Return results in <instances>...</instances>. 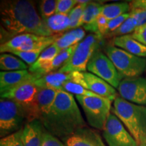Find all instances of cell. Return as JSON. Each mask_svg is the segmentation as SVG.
I'll list each match as a JSON object with an SVG mask.
<instances>
[{"label":"cell","instance_id":"cell-5","mask_svg":"<svg viewBox=\"0 0 146 146\" xmlns=\"http://www.w3.org/2000/svg\"><path fill=\"white\" fill-rule=\"evenodd\" d=\"M103 39L98 35H88L78 43L69 60L58 71L63 73L86 72L89 60L94 53L100 50L103 44Z\"/></svg>","mask_w":146,"mask_h":146},{"label":"cell","instance_id":"cell-4","mask_svg":"<svg viewBox=\"0 0 146 146\" xmlns=\"http://www.w3.org/2000/svg\"><path fill=\"white\" fill-rule=\"evenodd\" d=\"M104 53L123 79L141 76L146 70V58L138 57L113 45L105 47Z\"/></svg>","mask_w":146,"mask_h":146},{"label":"cell","instance_id":"cell-16","mask_svg":"<svg viewBox=\"0 0 146 146\" xmlns=\"http://www.w3.org/2000/svg\"><path fill=\"white\" fill-rule=\"evenodd\" d=\"M72 81V74L63 73L56 71L41 76L34 82L39 88L53 89L57 91H62L66 82Z\"/></svg>","mask_w":146,"mask_h":146},{"label":"cell","instance_id":"cell-19","mask_svg":"<svg viewBox=\"0 0 146 146\" xmlns=\"http://www.w3.org/2000/svg\"><path fill=\"white\" fill-rule=\"evenodd\" d=\"M85 37V30L82 28H78L60 35L54 42V44L62 52L73 45L78 44Z\"/></svg>","mask_w":146,"mask_h":146},{"label":"cell","instance_id":"cell-39","mask_svg":"<svg viewBox=\"0 0 146 146\" xmlns=\"http://www.w3.org/2000/svg\"><path fill=\"white\" fill-rule=\"evenodd\" d=\"M139 146H146V145H139Z\"/></svg>","mask_w":146,"mask_h":146},{"label":"cell","instance_id":"cell-34","mask_svg":"<svg viewBox=\"0 0 146 146\" xmlns=\"http://www.w3.org/2000/svg\"><path fill=\"white\" fill-rule=\"evenodd\" d=\"M130 17V14L127 13L123 15L118 16V17L114 18V19L110 20L108 21V29H107V33L105 36L108 35L111 33L114 32L116 29H117L120 25L125 22L127 18Z\"/></svg>","mask_w":146,"mask_h":146},{"label":"cell","instance_id":"cell-17","mask_svg":"<svg viewBox=\"0 0 146 146\" xmlns=\"http://www.w3.org/2000/svg\"><path fill=\"white\" fill-rule=\"evenodd\" d=\"M112 45L138 57L146 58V46L135 39L131 35L113 38Z\"/></svg>","mask_w":146,"mask_h":146},{"label":"cell","instance_id":"cell-37","mask_svg":"<svg viewBox=\"0 0 146 146\" xmlns=\"http://www.w3.org/2000/svg\"><path fill=\"white\" fill-rule=\"evenodd\" d=\"M131 35L135 39L146 46V24L138 27Z\"/></svg>","mask_w":146,"mask_h":146},{"label":"cell","instance_id":"cell-3","mask_svg":"<svg viewBox=\"0 0 146 146\" xmlns=\"http://www.w3.org/2000/svg\"><path fill=\"white\" fill-rule=\"evenodd\" d=\"M111 112L119 118L139 146L146 145L145 106L131 103L118 96Z\"/></svg>","mask_w":146,"mask_h":146},{"label":"cell","instance_id":"cell-2","mask_svg":"<svg viewBox=\"0 0 146 146\" xmlns=\"http://www.w3.org/2000/svg\"><path fill=\"white\" fill-rule=\"evenodd\" d=\"M45 130L62 139L87 127L73 95L59 91L50 112L40 118Z\"/></svg>","mask_w":146,"mask_h":146},{"label":"cell","instance_id":"cell-38","mask_svg":"<svg viewBox=\"0 0 146 146\" xmlns=\"http://www.w3.org/2000/svg\"><path fill=\"white\" fill-rule=\"evenodd\" d=\"M131 7H143L146 8V0H135L130 3Z\"/></svg>","mask_w":146,"mask_h":146},{"label":"cell","instance_id":"cell-24","mask_svg":"<svg viewBox=\"0 0 146 146\" xmlns=\"http://www.w3.org/2000/svg\"><path fill=\"white\" fill-rule=\"evenodd\" d=\"M131 10L130 3L119 2L107 3L102 6L101 14L104 16L108 20L114 19L125 14L129 13Z\"/></svg>","mask_w":146,"mask_h":146},{"label":"cell","instance_id":"cell-35","mask_svg":"<svg viewBox=\"0 0 146 146\" xmlns=\"http://www.w3.org/2000/svg\"><path fill=\"white\" fill-rule=\"evenodd\" d=\"M41 146H66L57 137L53 135L48 131H45L43 136Z\"/></svg>","mask_w":146,"mask_h":146},{"label":"cell","instance_id":"cell-9","mask_svg":"<svg viewBox=\"0 0 146 146\" xmlns=\"http://www.w3.org/2000/svg\"><path fill=\"white\" fill-rule=\"evenodd\" d=\"M87 70L104 80L115 89L118 88L123 80L114 64L106 54L100 50H97L92 56L87 64Z\"/></svg>","mask_w":146,"mask_h":146},{"label":"cell","instance_id":"cell-13","mask_svg":"<svg viewBox=\"0 0 146 146\" xmlns=\"http://www.w3.org/2000/svg\"><path fill=\"white\" fill-rule=\"evenodd\" d=\"M41 76L31 72L29 70L1 71L0 72V92L8 91L14 87L30 81H35Z\"/></svg>","mask_w":146,"mask_h":146},{"label":"cell","instance_id":"cell-10","mask_svg":"<svg viewBox=\"0 0 146 146\" xmlns=\"http://www.w3.org/2000/svg\"><path fill=\"white\" fill-rule=\"evenodd\" d=\"M103 137L108 146H139L123 123L112 112L103 130Z\"/></svg>","mask_w":146,"mask_h":146},{"label":"cell","instance_id":"cell-18","mask_svg":"<svg viewBox=\"0 0 146 146\" xmlns=\"http://www.w3.org/2000/svg\"><path fill=\"white\" fill-rule=\"evenodd\" d=\"M103 5L100 2H89L87 3L86 8L83 12V25L85 30L92 33L98 35L97 20L98 16L101 14V8Z\"/></svg>","mask_w":146,"mask_h":146},{"label":"cell","instance_id":"cell-31","mask_svg":"<svg viewBox=\"0 0 146 146\" xmlns=\"http://www.w3.org/2000/svg\"><path fill=\"white\" fill-rule=\"evenodd\" d=\"M22 133L23 129L1 138L0 140V146H24L22 139Z\"/></svg>","mask_w":146,"mask_h":146},{"label":"cell","instance_id":"cell-23","mask_svg":"<svg viewBox=\"0 0 146 146\" xmlns=\"http://www.w3.org/2000/svg\"><path fill=\"white\" fill-rule=\"evenodd\" d=\"M58 91H59L53 89L39 88L37 99L41 117L50 112L51 108L56 100Z\"/></svg>","mask_w":146,"mask_h":146},{"label":"cell","instance_id":"cell-6","mask_svg":"<svg viewBox=\"0 0 146 146\" xmlns=\"http://www.w3.org/2000/svg\"><path fill=\"white\" fill-rule=\"evenodd\" d=\"M38 90L39 88L34 81L27 82L1 94V98L14 100L18 103L23 109L29 123L41 118L37 99Z\"/></svg>","mask_w":146,"mask_h":146},{"label":"cell","instance_id":"cell-14","mask_svg":"<svg viewBox=\"0 0 146 146\" xmlns=\"http://www.w3.org/2000/svg\"><path fill=\"white\" fill-rule=\"evenodd\" d=\"M83 75L89 90L102 98L110 100L111 102L114 101L118 96L116 89L111 86L104 80L102 79L92 73L83 72Z\"/></svg>","mask_w":146,"mask_h":146},{"label":"cell","instance_id":"cell-12","mask_svg":"<svg viewBox=\"0 0 146 146\" xmlns=\"http://www.w3.org/2000/svg\"><path fill=\"white\" fill-rule=\"evenodd\" d=\"M62 140L66 146H106L99 132L87 127L78 129Z\"/></svg>","mask_w":146,"mask_h":146},{"label":"cell","instance_id":"cell-33","mask_svg":"<svg viewBox=\"0 0 146 146\" xmlns=\"http://www.w3.org/2000/svg\"><path fill=\"white\" fill-rule=\"evenodd\" d=\"M129 14L131 16L136 20L138 27L142 26L146 24V8L131 7Z\"/></svg>","mask_w":146,"mask_h":146},{"label":"cell","instance_id":"cell-26","mask_svg":"<svg viewBox=\"0 0 146 146\" xmlns=\"http://www.w3.org/2000/svg\"><path fill=\"white\" fill-rule=\"evenodd\" d=\"M137 27V23L136 20L130 16V17L127 18L117 29L106 36L105 38L110 39V38H114L116 36L131 35L135 31Z\"/></svg>","mask_w":146,"mask_h":146},{"label":"cell","instance_id":"cell-29","mask_svg":"<svg viewBox=\"0 0 146 146\" xmlns=\"http://www.w3.org/2000/svg\"><path fill=\"white\" fill-rule=\"evenodd\" d=\"M58 0H43L40 1L39 8L41 18L46 19L56 14Z\"/></svg>","mask_w":146,"mask_h":146},{"label":"cell","instance_id":"cell-21","mask_svg":"<svg viewBox=\"0 0 146 146\" xmlns=\"http://www.w3.org/2000/svg\"><path fill=\"white\" fill-rule=\"evenodd\" d=\"M61 51L54 44V43L50 46L47 47L43 51L39 58L36 60V62L29 68V70L31 72L36 74L39 71L50 64L54 59L58 56Z\"/></svg>","mask_w":146,"mask_h":146},{"label":"cell","instance_id":"cell-27","mask_svg":"<svg viewBox=\"0 0 146 146\" xmlns=\"http://www.w3.org/2000/svg\"><path fill=\"white\" fill-rule=\"evenodd\" d=\"M87 3H78L68 14V17L70 21V29H76L80 28L83 25V12L86 8Z\"/></svg>","mask_w":146,"mask_h":146},{"label":"cell","instance_id":"cell-28","mask_svg":"<svg viewBox=\"0 0 146 146\" xmlns=\"http://www.w3.org/2000/svg\"><path fill=\"white\" fill-rule=\"evenodd\" d=\"M62 91L69 93L70 94H74L75 96H87V97H98V98H102L98 95L94 94V92L90 90L85 89V87L81 85L76 84L72 81L66 82L64 85Z\"/></svg>","mask_w":146,"mask_h":146},{"label":"cell","instance_id":"cell-20","mask_svg":"<svg viewBox=\"0 0 146 146\" xmlns=\"http://www.w3.org/2000/svg\"><path fill=\"white\" fill-rule=\"evenodd\" d=\"M43 21L53 35L62 34L63 32L70 29V21L68 15L56 14Z\"/></svg>","mask_w":146,"mask_h":146},{"label":"cell","instance_id":"cell-11","mask_svg":"<svg viewBox=\"0 0 146 146\" xmlns=\"http://www.w3.org/2000/svg\"><path fill=\"white\" fill-rule=\"evenodd\" d=\"M120 96L135 104L146 105V78H124L117 88Z\"/></svg>","mask_w":146,"mask_h":146},{"label":"cell","instance_id":"cell-25","mask_svg":"<svg viewBox=\"0 0 146 146\" xmlns=\"http://www.w3.org/2000/svg\"><path fill=\"white\" fill-rule=\"evenodd\" d=\"M29 68L23 60L14 55L4 53L0 56V69L2 71L23 70Z\"/></svg>","mask_w":146,"mask_h":146},{"label":"cell","instance_id":"cell-7","mask_svg":"<svg viewBox=\"0 0 146 146\" xmlns=\"http://www.w3.org/2000/svg\"><path fill=\"white\" fill-rule=\"evenodd\" d=\"M83 108L87 123L94 129L103 131L112 110V102L104 98L75 96Z\"/></svg>","mask_w":146,"mask_h":146},{"label":"cell","instance_id":"cell-8","mask_svg":"<svg viewBox=\"0 0 146 146\" xmlns=\"http://www.w3.org/2000/svg\"><path fill=\"white\" fill-rule=\"evenodd\" d=\"M27 123L22 107L14 100H0V135L3 138L23 129Z\"/></svg>","mask_w":146,"mask_h":146},{"label":"cell","instance_id":"cell-30","mask_svg":"<svg viewBox=\"0 0 146 146\" xmlns=\"http://www.w3.org/2000/svg\"><path fill=\"white\" fill-rule=\"evenodd\" d=\"M45 49L40 48L36 50L30 51V52H14L11 53V54L19 57L20 59L23 60L25 63H27V64L31 66L34 63L36 62V60L39 58L40 55Z\"/></svg>","mask_w":146,"mask_h":146},{"label":"cell","instance_id":"cell-22","mask_svg":"<svg viewBox=\"0 0 146 146\" xmlns=\"http://www.w3.org/2000/svg\"><path fill=\"white\" fill-rule=\"evenodd\" d=\"M76 45H77V44L73 45V46L69 47V48L66 49V50L60 52L54 58L52 62L46 66H45L44 68L41 69L36 74H38V75L41 76L43 75H45V74H48V73L58 71L69 60V58H70L72 53L74 52V50H75Z\"/></svg>","mask_w":146,"mask_h":146},{"label":"cell","instance_id":"cell-32","mask_svg":"<svg viewBox=\"0 0 146 146\" xmlns=\"http://www.w3.org/2000/svg\"><path fill=\"white\" fill-rule=\"evenodd\" d=\"M76 4H78L77 0H58L56 14L68 15Z\"/></svg>","mask_w":146,"mask_h":146},{"label":"cell","instance_id":"cell-1","mask_svg":"<svg viewBox=\"0 0 146 146\" xmlns=\"http://www.w3.org/2000/svg\"><path fill=\"white\" fill-rule=\"evenodd\" d=\"M0 15L1 26L8 33L14 36L25 33L43 36L54 35L47 29L32 1L27 0L1 1Z\"/></svg>","mask_w":146,"mask_h":146},{"label":"cell","instance_id":"cell-36","mask_svg":"<svg viewBox=\"0 0 146 146\" xmlns=\"http://www.w3.org/2000/svg\"><path fill=\"white\" fill-rule=\"evenodd\" d=\"M109 20H108L104 16L100 14L97 20V26H98V35L104 38V36L107 33L108 24Z\"/></svg>","mask_w":146,"mask_h":146},{"label":"cell","instance_id":"cell-15","mask_svg":"<svg viewBox=\"0 0 146 146\" xmlns=\"http://www.w3.org/2000/svg\"><path fill=\"white\" fill-rule=\"evenodd\" d=\"M45 131L41 120L27 123L23 127L22 133L24 146H41Z\"/></svg>","mask_w":146,"mask_h":146}]
</instances>
